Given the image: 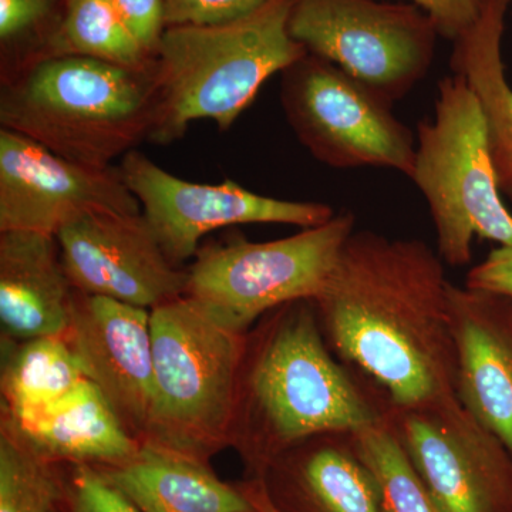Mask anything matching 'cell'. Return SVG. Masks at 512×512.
<instances>
[{
  "label": "cell",
  "mask_w": 512,
  "mask_h": 512,
  "mask_svg": "<svg viewBox=\"0 0 512 512\" xmlns=\"http://www.w3.org/2000/svg\"><path fill=\"white\" fill-rule=\"evenodd\" d=\"M444 265L421 239L353 231L313 299L330 350L394 409L457 394Z\"/></svg>",
  "instance_id": "cell-1"
},
{
  "label": "cell",
  "mask_w": 512,
  "mask_h": 512,
  "mask_svg": "<svg viewBox=\"0 0 512 512\" xmlns=\"http://www.w3.org/2000/svg\"><path fill=\"white\" fill-rule=\"evenodd\" d=\"M312 299L279 306L249 329L229 448L252 477L303 441L356 431L386 412L383 394L332 355Z\"/></svg>",
  "instance_id": "cell-2"
},
{
  "label": "cell",
  "mask_w": 512,
  "mask_h": 512,
  "mask_svg": "<svg viewBox=\"0 0 512 512\" xmlns=\"http://www.w3.org/2000/svg\"><path fill=\"white\" fill-rule=\"evenodd\" d=\"M154 110L153 70L60 55L2 72L0 127L76 163L113 167L150 138Z\"/></svg>",
  "instance_id": "cell-3"
},
{
  "label": "cell",
  "mask_w": 512,
  "mask_h": 512,
  "mask_svg": "<svg viewBox=\"0 0 512 512\" xmlns=\"http://www.w3.org/2000/svg\"><path fill=\"white\" fill-rule=\"evenodd\" d=\"M293 3L269 0L229 22L165 29L153 66L156 110L148 140L174 143L195 120L231 127L266 80L308 53L289 32Z\"/></svg>",
  "instance_id": "cell-4"
},
{
  "label": "cell",
  "mask_w": 512,
  "mask_h": 512,
  "mask_svg": "<svg viewBox=\"0 0 512 512\" xmlns=\"http://www.w3.org/2000/svg\"><path fill=\"white\" fill-rule=\"evenodd\" d=\"M247 333L187 295L151 311L153 402L144 443L207 463L229 448Z\"/></svg>",
  "instance_id": "cell-5"
},
{
  "label": "cell",
  "mask_w": 512,
  "mask_h": 512,
  "mask_svg": "<svg viewBox=\"0 0 512 512\" xmlns=\"http://www.w3.org/2000/svg\"><path fill=\"white\" fill-rule=\"evenodd\" d=\"M409 178L427 202L444 264H470L476 238L512 247V215L495 178L483 111L460 74L439 83L433 119L417 128Z\"/></svg>",
  "instance_id": "cell-6"
},
{
  "label": "cell",
  "mask_w": 512,
  "mask_h": 512,
  "mask_svg": "<svg viewBox=\"0 0 512 512\" xmlns=\"http://www.w3.org/2000/svg\"><path fill=\"white\" fill-rule=\"evenodd\" d=\"M353 231L355 215L340 212L325 224L275 241L232 237L205 244L188 268L185 295L247 333L279 306L313 301Z\"/></svg>",
  "instance_id": "cell-7"
},
{
  "label": "cell",
  "mask_w": 512,
  "mask_h": 512,
  "mask_svg": "<svg viewBox=\"0 0 512 512\" xmlns=\"http://www.w3.org/2000/svg\"><path fill=\"white\" fill-rule=\"evenodd\" d=\"M289 32L392 106L430 72L440 36L416 5L383 0H295Z\"/></svg>",
  "instance_id": "cell-8"
},
{
  "label": "cell",
  "mask_w": 512,
  "mask_h": 512,
  "mask_svg": "<svg viewBox=\"0 0 512 512\" xmlns=\"http://www.w3.org/2000/svg\"><path fill=\"white\" fill-rule=\"evenodd\" d=\"M281 76L286 119L316 160L338 170L389 168L409 177L416 137L392 104L309 52Z\"/></svg>",
  "instance_id": "cell-9"
},
{
  "label": "cell",
  "mask_w": 512,
  "mask_h": 512,
  "mask_svg": "<svg viewBox=\"0 0 512 512\" xmlns=\"http://www.w3.org/2000/svg\"><path fill=\"white\" fill-rule=\"evenodd\" d=\"M384 414L441 512H512V451L457 394Z\"/></svg>",
  "instance_id": "cell-10"
},
{
  "label": "cell",
  "mask_w": 512,
  "mask_h": 512,
  "mask_svg": "<svg viewBox=\"0 0 512 512\" xmlns=\"http://www.w3.org/2000/svg\"><path fill=\"white\" fill-rule=\"evenodd\" d=\"M119 170L165 255L180 268L197 255L201 239L217 229L244 224L306 229L336 215L328 204L265 197L231 180L215 185L191 183L138 150L121 158Z\"/></svg>",
  "instance_id": "cell-11"
},
{
  "label": "cell",
  "mask_w": 512,
  "mask_h": 512,
  "mask_svg": "<svg viewBox=\"0 0 512 512\" xmlns=\"http://www.w3.org/2000/svg\"><path fill=\"white\" fill-rule=\"evenodd\" d=\"M94 211L140 214L119 167L57 156L32 138L0 127V232L55 235Z\"/></svg>",
  "instance_id": "cell-12"
},
{
  "label": "cell",
  "mask_w": 512,
  "mask_h": 512,
  "mask_svg": "<svg viewBox=\"0 0 512 512\" xmlns=\"http://www.w3.org/2000/svg\"><path fill=\"white\" fill-rule=\"evenodd\" d=\"M77 292L153 309L187 292L188 269L167 258L143 212L94 211L56 234Z\"/></svg>",
  "instance_id": "cell-13"
},
{
  "label": "cell",
  "mask_w": 512,
  "mask_h": 512,
  "mask_svg": "<svg viewBox=\"0 0 512 512\" xmlns=\"http://www.w3.org/2000/svg\"><path fill=\"white\" fill-rule=\"evenodd\" d=\"M66 338L84 373L143 441L153 402L151 311L77 292Z\"/></svg>",
  "instance_id": "cell-14"
},
{
  "label": "cell",
  "mask_w": 512,
  "mask_h": 512,
  "mask_svg": "<svg viewBox=\"0 0 512 512\" xmlns=\"http://www.w3.org/2000/svg\"><path fill=\"white\" fill-rule=\"evenodd\" d=\"M457 397L512 451V296L448 285Z\"/></svg>",
  "instance_id": "cell-15"
},
{
  "label": "cell",
  "mask_w": 512,
  "mask_h": 512,
  "mask_svg": "<svg viewBox=\"0 0 512 512\" xmlns=\"http://www.w3.org/2000/svg\"><path fill=\"white\" fill-rule=\"evenodd\" d=\"M76 295L55 235L0 232L2 340L66 335Z\"/></svg>",
  "instance_id": "cell-16"
},
{
  "label": "cell",
  "mask_w": 512,
  "mask_h": 512,
  "mask_svg": "<svg viewBox=\"0 0 512 512\" xmlns=\"http://www.w3.org/2000/svg\"><path fill=\"white\" fill-rule=\"evenodd\" d=\"M262 480L279 512H384L379 487L349 431L303 441L279 457Z\"/></svg>",
  "instance_id": "cell-17"
},
{
  "label": "cell",
  "mask_w": 512,
  "mask_h": 512,
  "mask_svg": "<svg viewBox=\"0 0 512 512\" xmlns=\"http://www.w3.org/2000/svg\"><path fill=\"white\" fill-rule=\"evenodd\" d=\"M50 463L107 467L140 448L99 387L84 379L42 412L19 421L0 420Z\"/></svg>",
  "instance_id": "cell-18"
},
{
  "label": "cell",
  "mask_w": 512,
  "mask_h": 512,
  "mask_svg": "<svg viewBox=\"0 0 512 512\" xmlns=\"http://www.w3.org/2000/svg\"><path fill=\"white\" fill-rule=\"evenodd\" d=\"M97 468L141 512H256L242 485L224 483L210 463L156 444Z\"/></svg>",
  "instance_id": "cell-19"
},
{
  "label": "cell",
  "mask_w": 512,
  "mask_h": 512,
  "mask_svg": "<svg viewBox=\"0 0 512 512\" xmlns=\"http://www.w3.org/2000/svg\"><path fill=\"white\" fill-rule=\"evenodd\" d=\"M511 2L487 0L480 20L454 42L451 69L476 94L498 188L512 202V87L503 60L505 18Z\"/></svg>",
  "instance_id": "cell-20"
},
{
  "label": "cell",
  "mask_w": 512,
  "mask_h": 512,
  "mask_svg": "<svg viewBox=\"0 0 512 512\" xmlns=\"http://www.w3.org/2000/svg\"><path fill=\"white\" fill-rule=\"evenodd\" d=\"M86 379L64 336L2 340V419L19 421L42 412Z\"/></svg>",
  "instance_id": "cell-21"
},
{
  "label": "cell",
  "mask_w": 512,
  "mask_h": 512,
  "mask_svg": "<svg viewBox=\"0 0 512 512\" xmlns=\"http://www.w3.org/2000/svg\"><path fill=\"white\" fill-rule=\"evenodd\" d=\"M60 55L92 57L138 72H151L156 60L134 39L111 0H64L62 19L42 57Z\"/></svg>",
  "instance_id": "cell-22"
},
{
  "label": "cell",
  "mask_w": 512,
  "mask_h": 512,
  "mask_svg": "<svg viewBox=\"0 0 512 512\" xmlns=\"http://www.w3.org/2000/svg\"><path fill=\"white\" fill-rule=\"evenodd\" d=\"M352 443L375 478L384 512H441L386 414L376 423L352 431Z\"/></svg>",
  "instance_id": "cell-23"
},
{
  "label": "cell",
  "mask_w": 512,
  "mask_h": 512,
  "mask_svg": "<svg viewBox=\"0 0 512 512\" xmlns=\"http://www.w3.org/2000/svg\"><path fill=\"white\" fill-rule=\"evenodd\" d=\"M62 501L64 480L56 464L0 424V512H59Z\"/></svg>",
  "instance_id": "cell-24"
},
{
  "label": "cell",
  "mask_w": 512,
  "mask_h": 512,
  "mask_svg": "<svg viewBox=\"0 0 512 512\" xmlns=\"http://www.w3.org/2000/svg\"><path fill=\"white\" fill-rule=\"evenodd\" d=\"M64 503L69 512H141L99 468L87 464L70 468L64 480Z\"/></svg>",
  "instance_id": "cell-25"
},
{
  "label": "cell",
  "mask_w": 512,
  "mask_h": 512,
  "mask_svg": "<svg viewBox=\"0 0 512 512\" xmlns=\"http://www.w3.org/2000/svg\"><path fill=\"white\" fill-rule=\"evenodd\" d=\"M269 0H165L167 28L217 25L242 18Z\"/></svg>",
  "instance_id": "cell-26"
},
{
  "label": "cell",
  "mask_w": 512,
  "mask_h": 512,
  "mask_svg": "<svg viewBox=\"0 0 512 512\" xmlns=\"http://www.w3.org/2000/svg\"><path fill=\"white\" fill-rule=\"evenodd\" d=\"M124 25L144 50L156 57L165 23V0H111Z\"/></svg>",
  "instance_id": "cell-27"
},
{
  "label": "cell",
  "mask_w": 512,
  "mask_h": 512,
  "mask_svg": "<svg viewBox=\"0 0 512 512\" xmlns=\"http://www.w3.org/2000/svg\"><path fill=\"white\" fill-rule=\"evenodd\" d=\"M444 39L457 42L480 20L487 0H412Z\"/></svg>",
  "instance_id": "cell-28"
},
{
  "label": "cell",
  "mask_w": 512,
  "mask_h": 512,
  "mask_svg": "<svg viewBox=\"0 0 512 512\" xmlns=\"http://www.w3.org/2000/svg\"><path fill=\"white\" fill-rule=\"evenodd\" d=\"M468 288L512 296V247H498L467 274Z\"/></svg>",
  "instance_id": "cell-29"
},
{
  "label": "cell",
  "mask_w": 512,
  "mask_h": 512,
  "mask_svg": "<svg viewBox=\"0 0 512 512\" xmlns=\"http://www.w3.org/2000/svg\"><path fill=\"white\" fill-rule=\"evenodd\" d=\"M241 485L252 505H254L256 512H279L275 504L272 503L271 497H269L262 477H251V480Z\"/></svg>",
  "instance_id": "cell-30"
}]
</instances>
